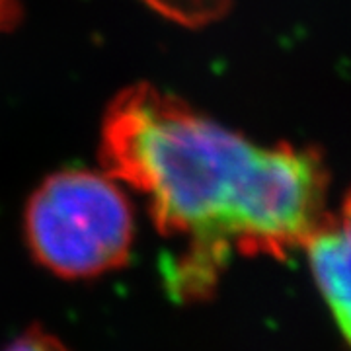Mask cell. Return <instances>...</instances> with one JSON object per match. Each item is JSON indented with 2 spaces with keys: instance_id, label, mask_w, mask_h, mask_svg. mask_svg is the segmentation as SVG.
Returning a JSON list of instances; mask_svg holds the SVG:
<instances>
[{
  "instance_id": "6da1fadb",
  "label": "cell",
  "mask_w": 351,
  "mask_h": 351,
  "mask_svg": "<svg viewBox=\"0 0 351 351\" xmlns=\"http://www.w3.org/2000/svg\"><path fill=\"white\" fill-rule=\"evenodd\" d=\"M100 160L145 195L160 234L178 244L162 260L178 302L207 299L232 254L285 258L302 248L326 217L316 152L256 145L152 84L110 101Z\"/></svg>"
},
{
  "instance_id": "7a4b0ae2",
  "label": "cell",
  "mask_w": 351,
  "mask_h": 351,
  "mask_svg": "<svg viewBox=\"0 0 351 351\" xmlns=\"http://www.w3.org/2000/svg\"><path fill=\"white\" fill-rule=\"evenodd\" d=\"M24 230L34 258L51 274L90 279L125 265L135 221L112 176L69 168L34 191Z\"/></svg>"
},
{
  "instance_id": "3957f363",
  "label": "cell",
  "mask_w": 351,
  "mask_h": 351,
  "mask_svg": "<svg viewBox=\"0 0 351 351\" xmlns=\"http://www.w3.org/2000/svg\"><path fill=\"white\" fill-rule=\"evenodd\" d=\"M314 281L351 348V193L338 215H326L302 246Z\"/></svg>"
},
{
  "instance_id": "277c9868",
  "label": "cell",
  "mask_w": 351,
  "mask_h": 351,
  "mask_svg": "<svg viewBox=\"0 0 351 351\" xmlns=\"http://www.w3.org/2000/svg\"><path fill=\"white\" fill-rule=\"evenodd\" d=\"M141 2L176 24L189 25V27L217 22L228 10L230 4V0H141Z\"/></svg>"
},
{
  "instance_id": "5b68a950",
  "label": "cell",
  "mask_w": 351,
  "mask_h": 351,
  "mask_svg": "<svg viewBox=\"0 0 351 351\" xmlns=\"http://www.w3.org/2000/svg\"><path fill=\"white\" fill-rule=\"evenodd\" d=\"M4 351H69L59 338L51 336L49 332L34 326L25 330L22 336L14 339Z\"/></svg>"
},
{
  "instance_id": "8992f818",
  "label": "cell",
  "mask_w": 351,
  "mask_h": 351,
  "mask_svg": "<svg viewBox=\"0 0 351 351\" xmlns=\"http://www.w3.org/2000/svg\"><path fill=\"white\" fill-rule=\"evenodd\" d=\"M22 8L18 0H0V34L12 29L20 22Z\"/></svg>"
}]
</instances>
